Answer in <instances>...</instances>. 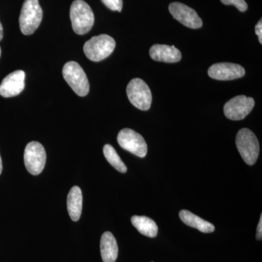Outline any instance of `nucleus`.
<instances>
[{
	"label": "nucleus",
	"mask_w": 262,
	"mask_h": 262,
	"mask_svg": "<svg viewBox=\"0 0 262 262\" xmlns=\"http://www.w3.org/2000/svg\"><path fill=\"white\" fill-rule=\"evenodd\" d=\"M70 19L76 34L83 35L92 29L94 14L91 7L83 0H75L71 5Z\"/></svg>",
	"instance_id": "f257e3e1"
},
{
	"label": "nucleus",
	"mask_w": 262,
	"mask_h": 262,
	"mask_svg": "<svg viewBox=\"0 0 262 262\" xmlns=\"http://www.w3.org/2000/svg\"><path fill=\"white\" fill-rule=\"evenodd\" d=\"M42 15L39 0H25L19 17V25L21 32L25 35L32 34L40 25Z\"/></svg>",
	"instance_id": "f03ea898"
},
{
	"label": "nucleus",
	"mask_w": 262,
	"mask_h": 262,
	"mask_svg": "<svg viewBox=\"0 0 262 262\" xmlns=\"http://www.w3.org/2000/svg\"><path fill=\"white\" fill-rule=\"evenodd\" d=\"M116 42L107 34L93 37L84 43V54L91 61L98 62L107 58L115 50Z\"/></svg>",
	"instance_id": "7ed1b4c3"
},
{
	"label": "nucleus",
	"mask_w": 262,
	"mask_h": 262,
	"mask_svg": "<svg viewBox=\"0 0 262 262\" xmlns=\"http://www.w3.org/2000/svg\"><path fill=\"white\" fill-rule=\"evenodd\" d=\"M63 77L66 82L79 96H87L90 91L89 79L81 66L75 61H69L63 66Z\"/></svg>",
	"instance_id": "20e7f679"
},
{
	"label": "nucleus",
	"mask_w": 262,
	"mask_h": 262,
	"mask_svg": "<svg viewBox=\"0 0 262 262\" xmlns=\"http://www.w3.org/2000/svg\"><path fill=\"white\" fill-rule=\"evenodd\" d=\"M236 146L243 159L248 165L256 163L259 155V144L256 135L248 128L238 131L236 136Z\"/></svg>",
	"instance_id": "39448f33"
},
{
	"label": "nucleus",
	"mask_w": 262,
	"mask_h": 262,
	"mask_svg": "<svg viewBox=\"0 0 262 262\" xmlns=\"http://www.w3.org/2000/svg\"><path fill=\"white\" fill-rule=\"evenodd\" d=\"M126 91L129 101L134 106L143 111L149 110L152 96L149 86L144 80L133 79L127 84Z\"/></svg>",
	"instance_id": "423d86ee"
},
{
	"label": "nucleus",
	"mask_w": 262,
	"mask_h": 262,
	"mask_svg": "<svg viewBox=\"0 0 262 262\" xmlns=\"http://www.w3.org/2000/svg\"><path fill=\"white\" fill-rule=\"evenodd\" d=\"M46 149L44 146L37 142H29L24 150V163L27 170L32 175L42 173L46 163Z\"/></svg>",
	"instance_id": "0eeeda50"
},
{
	"label": "nucleus",
	"mask_w": 262,
	"mask_h": 262,
	"mask_svg": "<svg viewBox=\"0 0 262 262\" xmlns=\"http://www.w3.org/2000/svg\"><path fill=\"white\" fill-rule=\"evenodd\" d=\"M117 141L122 149L139 158H144L147 154V144L145 140L135 130L130 128L122 129L117 136Z\"/></svg>",
	"instance_id": "6e6552de"
},
{
	"label": "nucleus",
	"mask_w": 262,
	"mask_h": 262,
	"mask_svg": "<svg viewBox=\"0 0 262 262\" xmlns=\"http://www.w3.org/2000/svg\"><path fill=\"white\" fill-rule=\"evenodd\" d=\"M254 105L253 98L237 96L225 103L224 113L229 120H241L252 111Z\"/></svg>",
	"instance_id": "1a4fd4ad"
},
{
	"label": "nucleus",
	"mask_w": 262,
	"mask_h": 262,
	"mask_svg": "<svg viewBox=\"0 0 262 262\" xmlns=\"http://www.w3.org/2000/svg\"><path fill=\"white\" fill-rule=\"evenodd\" d=\"M169 11L176 20L190 29L203 27V20L195 10L181 3H173L169 5Z\"/></svg>",
	"instance_id": "9d476101"
},
{
	"label": "nucleus",
	"mask_w": 262,
	"mask_h": 262,
	"mask_svg": "<svg viewBox=\"0 0 262 262\" xmlns=\"http://www.w3.org/2000/svg\"><path fill=\"white\" fill-rule=\"evenodd\" d=\"M208 76L217 80H232L244 77L246 71L242 66L232 63H215L208 71Z\"/></svg>",
	"instance_id": "9b49d317"
},
{
	"label": "nucleus",
	"mask_w": 262,
	"mask_h": 262,
	"mask_svg": "<svg viewBox=\"0 0 262 262\" xmlns=\"http://www.w3.org/2000/svg\"><path fill=\"white\" fill-rule=\"evenodd\" d=\"M25 72L17 70L7 76L0 84V95L4 98L18 96L25 88Z\"/></svg>",
	"instance_id": "f8f14e48"
},
{
	"label": "nucleus",
	"mask_w": 262,
	"mask_h": 262,
	"mask_svg": "<svg viewBox=\"0 0 262 262\" xmlns=\"http://www.w3.org/2000/svg\"><path fill=\"white\" fill-rule=\"evenodd\" d=\"M153 60L165 63H177L182 59V53L175 46L166 45H154L149 50Z\"/></svg>",
	"instance_id": "ddd939ff"
},
{
	"label": "nucleus",
	"mask_w": 262,
	"mask_h": 262,
	"mask_svg": "<svg viewBox=\"0 0 262 262\" xmlns=\"http://www.w3.org/2000/svg\"><path fill=\"white\" fill-rule=\"evenodd\" d=\"M100 248L103 262L116 261L118 256V246L116 239L111 232H106L102 234L100 243Z\"/></svg>",
	"instance_id": "4468645a"
},
{
	"label": "nucleus",
	"mask_w": 262,
	"mask_h": 262,
	"mask_svg": "<svg viewBox=\"0 0 262 262\" xmlns=\"http://www.w3.org/2000/svg\"><path fill=\"white\" fill-rule=\"evenodd\" d=\"M67 209L74 222L80 220L82 209V194L80 187L75 186L70 189L67 196Z\"/></svg>",
	"instance_id": "2eb2a0df"
},
{
	"label": "nucleus",
	"mask_w": 262,
	"mask_h": 262,
	"mask_svg": "<svg viewBox=\"0 0 262 262\" xmlns=\"http://www.w3.org/2000/svg\"><path fill=\"white\" fill-rule=\"evenodd\" d=\"M179 217L185 225L198 229L203 233H211V232H214V226L210 222L203 220L201 217L194 214L192 212L187 211V210H182L179 212Z\"/></svg>",
	"instance_id": "dca6fc26"
},
{
	"label": "nucleus",
	"mask_w": 262,
	"mask_h": 262,
	"mask_svg": "<svg viewBox=\"0 0 262 262\" xmlns=\"http://www.w3.org/2000/svg\"><path fill=\"white\" fill-rule=\"evenodd\" d=\"M131 223L143 235L147 236L149 237H155L158 234V225L155 223V221L151 220L149 217L144 216V215L142 216L134 215L131 218Z\"/></svg>",
	"instance_id": "f3484780"
},
{
	"label": "nucleus",
	"mask_w": 262,
	"mask_h": 262,
	"mask_svg": "<svg viewBox=\"0 0 262 262\" xmlns=\"http://www.w3.org/2000/svg\"><path fill=\"white\" fill-rule=\"evenodd\" d=\"M103 155L108 163L120 173H125L127 171L126 165L122 162L121 158L117 154L116 150L114 149L113 146L106 144L103 146Z\"/></svg>",
	"instance_id": "a211bd4d"
},
{
	"label": "nucleus",
	"mask_w": 262,
	"mask_h": 262,
	"mask_svg": "<svg viewBox=\"0 0 262 262\" xmlns=\"http://www.w3.org/2000/svg\"><path fill=\"white\" fill-rule=\"evenodd\" d=\"M225 5H234L239 11L245 12L248 9V5L245 0H221Z\"/></svg>",
	"instance_id": "6ab92c4d"
},
{
	"label": "nucleus",
	"mask_w": 262,
	"mask_h": 262,
	"mask_svg": "<svg viewBox=\"0 0 262 262\" xmlns=\"http://www.w3.org/2000/svg\"><path fill=\"white\" fill-rule=\"evenodd\" d=\"M105 6L113 11L121 12L123 2L122 0H101Z\"/></svg>",
	"instance_id": "aec40b11"
},
{
	"label": "nucleus",
	"mask_w": 262,
	"mask_h": 262,
	"mask_svg": "<svg viewBox=\"0 0 262 262\" xmlns=\"http://www.w3.org/2000/svg\"><path fill=\"white\" fill-rule=\"evenodd\" d=\"M255 32H256V34H257L258 37V40H259V42L262 43V20H259L257 24H256V27H255Z\"/></svg>",
	"instance_id": "412c9836"
},
{
	"label": "nucleus",
	"mask_w": 262,
	"mask_h": 262,
	"mask_svg": "<svg viewBox=\"0 0 262 262\" xmlns=\"http://www.w3.org/2000/svg\"><path fill=\"white\" fill-rule=\"evenodd\" d=\"M262 237V215L260 216L259 222L258 224L257 230H256V239L261 241Z\"/></svg>",
	"instance_id": "4be33fe9"
},
{
	"label": "nucleus",
	"mask_w": 262,
	"mask_h": 262,
	"mask_svg": "<svg viewBox=\"0 0 262 262\" xmlns=\"http://www.w3.org/2000/svg\"><path fill=\"white\" fill-rule=\"evenodd\" d=\"M3 28L1 23H0V41L3 39Z\"/></svg>",
	"instance_id": "5701e85b"
},
{
	"label": "nucleus",
	"mask_w": 262,
	"mask_h": 262,
	"mask_svg": "<svg viewBox=\"0 0 262 262\" xmlns=\"http://www.w3.org/2000/svg\"><path fill=\"white\" fill-rule=\"evenodd\" d=\"M3 171V161H2L1 156H0V174Z\"/></svg>",
	"instance_id": "b1692460"
},
{
	"label": "nucleus",
	"mask_w": 262,
	"mask_h": 262,
	"mask_svg": "<svg viewBox=\"0 0 262 262\" xmlns=\"http://www.w3.org/2000/svg\"><path fill=\"white\" fill-rule=\"evenodd\" d=\"M0 56H1V48H0Z\"/></svg>",
	"instance_id": "393cba45"
},
{
	"label": "nucleus",
	"mask_w": 262,
	"mask_h": 262,
	"mask_svg": "<svg viewBox=\"0 0 262 262\" xmlns=\"http://www.w3.org/2000/svg\"><path fill=\"white\" fill-rule=\"evenodd\" d=\"M151 262H154V261H151Z\"/></svg>",
	"instance_id": "a878e982"
}]
</instances>
